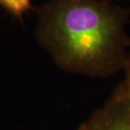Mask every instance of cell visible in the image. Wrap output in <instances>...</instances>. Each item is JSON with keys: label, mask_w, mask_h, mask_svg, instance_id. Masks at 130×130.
I'll use <instances>...</instances> for the list:
<instances>
[{"label": "cell", "mask_w": 130, "mask_h": 130, "mask_svg": "<svg viewBox=\"0 0 130 130\" xmlns=\"http://www.w3.org/2000/svg\"><path fill=\"white\" fill-rule=\"evenodd\" d=\"M37 12L36 38L61 70L102 78L124 70L130 9L112 0H49Z\"/></svg>", "instance_id": "cell-1"}, {"label": "cell", "mask_w": 130, "mask_h": 130, "mask_svg": "<svg viewBox=\"0 0 130 130\" xmlns=\"http://www.w3.org/2000/svg\"><path fill=\"white\" fill-rule=\"evenodd\" d=\"M77 130H130V73Z\"/></svg>", "instance_id": "cell-2"}, {"label": "cell", "mask_w": 130, "mask_h": 130, "mask_svg": "<svg viewBox=\"0 0 130 130\" xmlns=\"http://www.w3.org/2000/svg\"><path fill=\"white\" fill-rule=\"evenodd\" d=\"M0 6L14 18L21 19L31 9V0H0Z\"/></svg>", "instance_id": "cell-3"}, {"label": "cell", "mask_w": 130, "mask_h": 130, "mask_svg": "<svg viewBox=\"0 0 130 130\" xmlns=\"http://www.w3.org/2000/svg\"><path fill=\"white\" fill-rule=\"evenodd\" d=\"M123 71H124V72H128V73H130V46H129V49H128V52H127L126 66H125V69H124Z\"/></svg>", "instance_id": "cell-4"}]
</instances>
